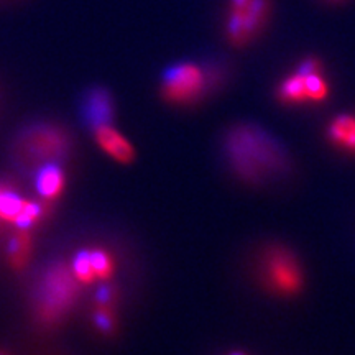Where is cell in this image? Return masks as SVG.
I'll return each mask as SVG.
<instances>
[{
	"label": "cell",
	"mask_w": 355,
	"mask_h": 355,
	"mask_svg": "<svg viewBox=\"0 0 355 355\" xmlns=\"http://www.w3.org/2000/svg\"><path fill=\"white\" fill-rule=\"evenodd\" d=\"M242 128L254 152L250 153L248 150L225 145V153H227L234 170L247 180H255V178L263 176L266 173H273L272 170L278 168L279 162H282L277 146L266 139L263 133H259L250 127Z\"/></svg>",
	"instance_id": "cell-5"
},
{
	"label": "cell",
	"mask_w": 355,
	"mask_h": 355,
	"mask_svg": "<svg viewBox=\"0 0 355 355\" xmlns=\"http://www.w3.org/2000/svg\"><path fill=\"white\" fill-rule=\"evenodd\" d=\"M230 355H245V354H242V352H232Z\"/></svg>",
	"instance_id": "cell-14"
},
{
	"label": "cell",
	"mask_w": 355,
	"mask_h": 355,
	"mask_svg": "<svg viewBox=\"0 0 355 355\" xmlns=\"http://www.w3.org/2000/svg\"><path fill=\"white\" fill-rule=\"evenodd\" d=\"M81 117L89 128L115 122V102L109 89L92 86L81 97Z\"/></svg>",
	"instance_id": "cell-9"
},
{
	"label": "cell",
	"mask_w": 355,
	"mask_h": 355,
	"mask_svg": "<svg viewBox=\"0 0 355 355\" xmlns=\"http://www.w3.org/2000/svg\"><path fill=\"white\" fill-rule=\"evenodd\" d=\"M0 355H10V354L6 352V350H2V349H0Z\"/></svg>",
	"instance_id": "cell-13"
},
{
	"label": "cell",
	"mask_w": 355,
	"mask_h": 355,
	"mask_svg": "<svg viewBox=\"0 0 355 355\" xmlns=\"http://www.w3.org/2000/svg\"><path fill=\"white\" fill-rule=\"evenodd\" d=\"M25 277L26 318L42 331L63 326L89 295L74 275L69 242L50 248Z\"/></svg>",
	"instance_id": "cell-1"
},
{
	"label": "cell",
	"mask_w": 355,
	"mask_h": 355,
	"mask_svg": "<svg viewBox=\"0 0 355 355\" xmlns=\"http://www.w3.org/2000/svg\"><path fill=\"white\" fill-rule=\"evenodd\" d=\"M263 282L268 290L290 298L303 290L304 273L290 250L275 247L266 252L263 259Z\"/></svg>",
	"instance_id": "cell-6"
},
{
	"label": "cell",
	"mask_w": 355,
	"mask_h": 355,
	"mask_svg": "<svg viewBox=\"0 0 355 355\" xmlns=\"http://www.w3.org/2000/svg\"><path fill=\"white\" fill-rule=\"evenodd\" d=\"M329 94V83L322 76V66L316 58L304 60L298 71L283 79L277 89L278 101L286 105L319 104Z\"/></svg>",
	"instance_id": "cell-4"
},
{
	"label": "cell",
	"mask_w": 355,
	"mask_h": 355,
	"mask_svg": "<svg viewBox=\"0 0 355 355\" xmlns=\"http://www.w3.org/2000/svg\"><path fill=\"white\" fill-rule=\"evenodd\" d=\"M78 141L64 122L33 119L17 128L7 144V162L15 175L30 180L48 165H63L76 157Z\"/></svg>",
	"instance_id": "cell-2"
},
{
	"label": "cell",
	"mask_w": 355,
	"mask_h": 355,
	"mask_svg": "<svg viewBox=\"0 0 355 355\" xmlns=\"http://www.w3.org/2000/svg\"><path fill=\"white\" fill-rule=\"evenodd\" d=\"M2 257L7 268L15 275H24L28 272L32 265V257L35 250L33 230L12 227L7 237H3Z\"/></svg>",
	"instance_id": "cell-8"
},
{
	"label": "cell",
	"mask_w": 355,
	"mask_h": 355,
	"mask_svg": "<svg viewBox=\"0 0 355 355\" xmlns=\"http://www.w3.org/2000/svg\"><path fill=\"white\" fill-rule=\"evenodd\" d=\"M92 137L97 146L110 157L114 162L121 163V165H132L137 158V152L133 145L123 137L114 123H104V125H97L91 128Z\"/></svg>",
	"instance_id": "cell-10"
},
{
	"label": "cell",
	"mask_w": 355,
	"mask_h": 355,
	"mask_svg": "<svg viewBox=\"0 0 355 355\" xmlns=\"http://www.w3.org/2000/svg\"><path fill=\"white\" fill-rule=\"evenodd\" d=\"M327 139L334 146L349 155H355V115H337L327 127Z\"/></svg>",
	"instance_id": "cell-12"
},
{
	"label": "cell",
	"mask_w": 355,
	"mask_h": 355,
	"mask_svg": "<svg viewBox=\"0 0 355 355\" xmlns=\"http://www.w3.org/2000/svg\"><path fill=\"white\" fill-rule=\"evenodd\" d=\"M32 181L40 198L56 202L64 194L68 176L63 165H48L35 173Z\"/></svg>",
	"instance_id": "cell-11"
},
{
	"label": "cell",
	"mask_w": 355,
	"mask_h": 355,
	"mask_svg": "<svg viewBox=\"0 0 355 355\" xmlns=\"http://www.w3.org/2000/svg\"><path fill=\"white\" fill-rule=\"evenodd\" d=\"M211 74L196 63L173 64L162 76L159 97L170 105L186 107L198 104L204 96L211 92Z\"/></svg>",
	"instance_id": "cell-3"
},
{
	"label": "cell",
	"mask_w": 355,
	"mask_h": 355,
	"mask_svg": "<svg viewBox=\"0 0 355 355\" xmlns=\"http://www.w3.org/2000/svg\"><path fill=\"white\" fill-rule=\"evenodd\" d=\"M268 15L266 0H230L227 37L234 44L250 42L260 32Z\"/></svg>",
	"instance_id": "cell-7"
}]
</instances>
